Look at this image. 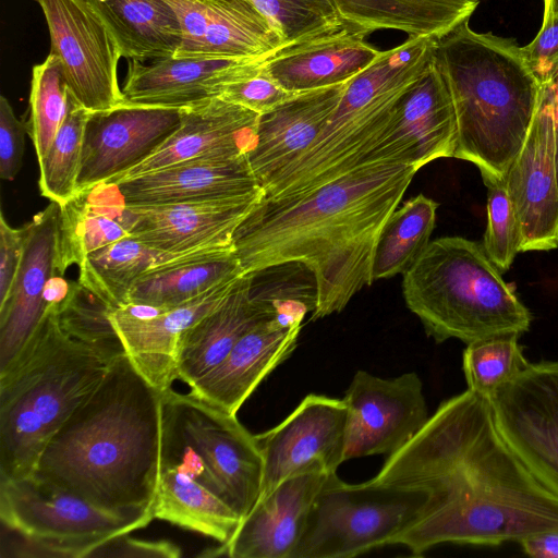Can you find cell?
<instances>
[{"instance_id": "obj_1", "label": "cell", "mask_w": 558, "mask_h": 558, "mask_svg": "<svg viewBox=\"0 0 558 558\" xmlns=\"http://www.w3.org/2000/svg\"><path fill=\"white\" fill-rule=\"evenodd\" d=\"M371 481L425 495L417 518L390 542L413 556L440 544L499 546L558 529V495L507 444L488 398L468 388L441 402Z\"/></svg>"}, {"instance_id": "obj_2", "label": "cell", "mask_w": 558, "mask_h": 558, "mask_svg": "<svg viewBox=\"0 0 558 558\" xmlns=\"http://www.w3.org/2000/svg\"><path fill=\"white\" fill-rule=\"evenodd\" d=\"M418 169L372 162L316 189L257 203L233 235L244 275L299 263L316 288L312 319L341 312L373 280L380 232Z\"/></svg>"}, {"instance_id": "obj_3", "label": "cell", "mask_w": 558, "mask_h": 558, "mask_svg": "<svg viewBox=\"0 0 558 558\" xmlns=\"http://www.w3.org/2000/svg\"><path fill=\"white\" fill-rule=\"evenodd\" d=\"M161 441V392L124 354L49 440L32 475L111 511L153 508Z\"/></svg>"}, {"instance_id": "obj_4", "label": "cell", "mask_w": 558, "mask_h": 558, "mask_svg": "<svg viewBox=\"0 0 558 558\" xmlns=\"http://www.w3.org/2000/svg\"><path fill=\"white\" fill-rule=\"evenodd\" d=\"M434 58L456 110L453 158L475 165L483 181L505 180L527 135L541 86L521 47L476 33L465 20L435 39Z\"/></svg>"}, {"instance_id": "obj_5", "label": "cell", "mask_w": 558, "mask_h": 558, "mask_svg": "<svg viewBox=\"0 0 558 558\" xmlns=\"http://www.w3.org/2000/svg\"><path fill=\"white\" fill-rule=\"evenodd\" d=\"M50 304L0 371V480L31 475L53 435L104 378L110 361L61 328Z\"/></svg>"}, {"instance_id": "obj_6", "label": "cell", "mask_w": 558, "mask_h": 558, "mask_svg": "<svg viewBox=\"0 0 558 558\" xmlns=\"http://www.w3.org/2000/svg\"><path fill=\"white\" fill-rule=\"evenodd\" d=\"M402 294L426 335L438 343L520 338L532 322L514 286L504 280L483 244L458 235L429 242L403 274Z\"/></svg>"}, {"instance_id": "obj_7", "label": "cell", "mask_w": 558, "mask_h": 558, "mask_svg": "<svg viewBox=\"0 0 558 558\" xmlns=\"http://www.w3.org/2000/svg\"><path fill=\"white\" fill-rule=\"evenodd\" d=\"M434 41L408 37L353 77L313 144L264 186V198L292 197L366 165L402 99L426 72Z\"/></svg>"}, {"instance_id": "obj_8", "label": "cell", "mask_w": 558, "mask_h": 558, "mask_svg": "<svg viewBox=\"0 0 558 558\" xmlns=\"http://www.w3.org/2000/svg\"><path fill=\"white\" fill-rule=\"evenodd\" d=\"M0 518L9 556L89 557L101 544L142 529L153 508L117 512L34 475L0 480Z\"/></svg>"}, {"instance_id": "obj_9", "label": "cell", "mask_w": 558, "mask_h": 558, "mask_svg": "<svg viewBox=\"0 0 558 558\" xmlns=\"http://www.w3.org/2000/svg\"><path fill=\"white\" fill-rule=\"evenodd\" d=\"M425 495L371 480L327 475L291 558H351L390 545L418 515Z\"/></svg>"}, {"instance_id": "obj_10", "label": "cell", "mask_w": 558, "mask_h": 558, "mask_svg": "<svg viewBox=\"0 0 558 558\" xmlns=\"http://www.w3.org/2000/svg\"><path fill=\"white\" fill-rule=\"evenodd\" d=\"M44 13L50 53L62 68L72 97L89 112L124 104L118 81L122 56L107 23L88 0H35Z\"/></svg>"}, {"instance_id": "obj_11", "label": "cell", "mask_w": 558, "mask_h": 558, "mask_svg": "<svg viewBox=\"0 0 558 558\" xmlns=\"http://www.w3.org/2000/svg\"><path fill=\"white\" fill-rule=\"evenodd\" d=\"M162 411L202 457L227 504L243 519L258 500L263 458L255 435L220 409L172 388L161 392Z\"/></svg>"}, {"instance_id": "obj_12", "label": "cell", "mask_w": 558, "mask_h": 558, "mask_svg": "<svg viewBox=\"0 0 558 558\" xmlns=\"http://www.w3.org/2000/svg\"><path fill=\"white\" fill-rule=\"evenodd\" d=\"M488 400L507 444L558 495V361L529 363Z\"/></svg>"}, {"instance_id": "obj_13", "label": "cell", "mask_w": 558, "mask_h": 558, "mask_svg": "<svg viewBox=\"0 0 558 558\" xmlns=\"http://www.w3.org/2000/svg\"><path fill=\"white\" fill-rule=\"evenodd\" d=\"M343 401L347 407L344 462L393 453L429 418L423 383L414 372L380 378L357 371Z\"/></svg>"}, {"instance_id": "obj_14", "label": "cell", "mask_w": 558, "mask_h": 558, "mask_svg": "<svg viewBox=\"0 0 558 558\" xmlns=\"http://www.w3.org/2000/svg\"><path fill=\"white\" fill-rule=\"evenodd\" d=\"M345 418L343 399L311 393L281 423L255 435L264 466L258 499L295 474L337 472L344 462Z\"/></svg>"}, {"instance_id": "obj_15", "label": "cell", "mask_w": 558, "mask_h": 558, "mask_svg": "<svg viewBox=\"0 0 558 558\" xmlns=\"http://www.w3.org/2000/svg\"><path fill=\"white\" fill-rule=\"evenodd\" d=\"M181 123V109L122 104L90 112L85 128L78 191L108 183L145 160Z\"/></svg>"}, {"instance_id": "obj_16", "label": "cell", "mask_w": 558, "mask_h": 558, "mask_svg": "<svg viewBox=\"0 0 558 558\" xmlns=\"http://www.w3.org/2000/svg\"><path fill=\"white\" fill-rule=\"evenodd\" d=\"M505 185L521 227L520 252L558 247V173L554 120L539 95L524 143Z\"/></svg>"}, {"instance_id": "obj_17", "label": "cell", "mask_w": 558, "mask_h": 558, "mask_svg": "<svg viewBox=\"0 0 558 558\" xmlns=\"http://www.w3.org/2000/svg\"><path fill=\"white\" fill-rule=\"evenodd\" d=\"M457 137L452 97L433 54L426 72L404 96L371 150L367 163L413 165L420 170L439 158L453 157Z\"/></svg>"}, {"instance_id": "obj_18", "label": "cell", "mask_w": 558, "mask_h": 558, "mask_svg": "<svg viewBox=\"0 0 558 558\" xmlns=\"http://www.w3.org/2000/svg\"><path fill=\"white\" fill-rule=\"evenodd\" d=\"M264 197L196 201L151 206H125L122 221L131 236L155 250L192 254L233 248V235Z\"/></svg>"}, {"instance_id": "obj_19", "label": "cell", "mask_w": 558, "mask_h": 558, "mask_svg": "<svg viewBox=\"0 0 558 558\" xmlns=\"http://www.w3.org/2000/svg\"><path fill=\"white\" fill-rule=\"evenodd\" d=\"M310 311L305 306L287 308L254 325L190 393L236 415L262 380L292 353Z\"/></svg>"}, {"instance_id": "obj_20", "label": "cell", "mask_w": 558, "mask_h": 558, "mask_svg": "<svg viewBox=\"0 0 558 558\" xmlns=\"http://www.w3.org/2000/svg\"><path fill=\"white\" fill-rule=\"evenodd\" d=\"M182 43L175 58L268 59L283 47L278 27L251 0H166Z\"/></svg>"}, {"instance_id": "obj_21", "label": "cell", "mask_w": 558, "mask_h": 558, "mask_svg": "<svg viewBox=\"0 0 558 558\" xmlns=\"http://www.w3.org/2000/svg\"><path fill=\"white\" fill-rule=\"evenodd\" d=\"M23 257L7 299L0 303V371L9 366L35 333L47 310L45 289L60 275V205L50 202L24 225Z\"/></svg>"}, {"instance_id": "obj_22", "label": "cell", "mask_w": 558, "mask_h": 558, "mask_svg": "<svg viewBox=\"0 0 558 558\" xmlns=\"http://www.w3.org/2000/svg\"><path fill=\"white\" fill-rule=\"evenodd\" d=\"M267 59L199 57L129 60L124 102L187 108L220 97L231 84L255 74Z\"/></svg>"}, {"instance_id": "obj_23", "label": "cell", "mask_w": 558, "mask_h": 558, "mask_svg": "<svg viewBox=\"0 0 558 558\" xmlns=\"http://www.w3.org/2000/svg\"><path fill=\"white\" fill-rule=\"evenodd\" d=\"M259 114L221 97L182 108L181 123L145 160L108 183L198 158L247 156L256 142Z\"/></svg>"}, {"instance_id": "obj_24", "label": "cell", "mask_w": 558, "mask_h": 558, "mask_svg": "<svg viewBox=\"0 0 558 558\" xmlns=\"http://www.w3.org/2000/svg\"><path fill=\"white\" fill-rule=\"evenodd\" d=\"M113 184L125 206L235 198L264 193L247 156L186 160Z\"/></svg>"}, {"instance_id": "obj_25", "label": "cell", "mask_w": 558, "mask_h": 558, "mask_svg": "<svg viewBox=\"0 0 558 558\" xmlns=\"http://www.w3.org/2000/svg\"><path fill=\"white\" fill-rule=\"evenodd\" d=\"M322 471L295 474L259 498L215 556L291 558L308 511L327 475Z\"/></svg>"}, {"instance_id": "obj_26", "label": "cell", "mask_w": 558, "mask_h": 558, "mask_svg": "<svg viewBox=\"0 0 558 558\" xmlns=\"http://www.w3.org/2000/svg\"><path fill=\"white\" fill-rule=\"evenodd\" d=\"M241 278L222 282L153 318H134L120 307L111 311L110 319L128 357L153 387L160 392L171 388L178 379V352L182 333L219 306Z\"/></svg>"}, {"instance_id": "obj_27", "label": "cell", "mask_w": 558, "mask_h": 558, "mask_svg": "<svg viewBox=\"0 0 558 558\" xmlns=\"http://www.w3.org/2000/svg\"><path fill=\"white\" fill-rule=\"evenodd\" d=\"M365 36L343 23L281 47L265 61V66L290 93L349 82L383 52L368 44Z\"/></svg>"}, {"instance_id": "obj_28", "label": "cell", "mask_w": 558, "mask_h": 558, "mask_svg": "<svg viewBox=\"0 0 558 558\" xmlns=\"http://www.w3.org/2000/svg\"><path fill=\"white\" fill-rule=\"evenodd\" d=\"M349 82L295 93L259 116L256 142L247 160L263 190L313 144L337 109Z\"/></svg>"}, {"instance_id": "obj_29", "label": "cell", "mask_w": 558, "mask_h": 558, "mask_svg": "<svg viewBox=\"0 0 558 558\" xmlns=\"http://www.w3.org/2000/svg\"><path fill=\"white\" fill-rule=\"evenodd\" d=\"M251 275H244L225 301L180 338L178 379L193 387L214 369L254 325L278 313L250 295Z\"/></svg>"}, {"instance_id": "obj_30", "label": "cell", "mask_w": 558, "mask_h": 558, "mask_svg": "<svg viewBox=\"0 0 558 558\" xmlns=\"http://www.w3.org/2000/svg\"><path fill=\"white\" fill-rule=\"evenodd\" d=\"M242 276L244 271L234 248L203 251L144 274L132 286L128 303L170 310Z\"/></svg>"}, {"instance_id": "obj_31", "label": "cell", "mask_w": 558, "mask_h": 558, "mask_svg": "<svg viewBox=\"0 0 558 558\" xmlns=\"http://www.w3.org/2000/svg\"><path fill=\"white\" fill-rule=\"evenodd\" d=\"M344 23L368 35L396 29L439 38L469 20L480 0H335Z\"/></svg>"}, {"instance_id": "obj_32", "label": "cell", "mask_w": 558, "mask_h": 558, "mask_svg": "<svg viewBox=\"0 0 558 558\" xmlns=\"http://www.w3.org/2000/svg\"><path fill=\"white\" fill-rule=\"evenodd\" d=\"M153 514L221 545L229 542L242 520L187 471L161 459Z\"/></svg>"}, {"instance_id": "obj_33", "label": "cell", "mask_w": 558, "mask_h": 558, "mask_svg": "<svg viewBox=\"0 0 558 558\" xmlns=\"http://www.w3.org/2000/svg\"><path fill=\"white\" fill-rule=\"evenodd\" d=\"M124 203L116 184L100 183L81 190L60 205L59 270L72 266L109 244L130 236L122 221Z\"/></svg>"}, {"instance_id": "obj_34", "label": "cell", "mask_w": 558, "mask_h": 558, "mask_svg": "<svg viewBox=\"0 0 558 558\" xmlns=\"http://www.w3.org/2000/svg\"><path fill=\"white\" fill-rule=\"evenodd\" d=\"M117 39L122 56L144 62L177 54L178 15L166 0H88Z\"/></svg>"}, {"instance_id": "obj_35", "label": "cell", "mask_w": 558, "mask_h": 558, "mask_svg": "<svg viewBox=\"0 0 558 558\" xmlns=\"http://www.w3.org/2000/svg\"><path fill=\"white\" fill-rule=\"evenodd\" d=\"M186 255L155 250L130 235L88 254L78 266L77 281L114 310L128 303L140 277Z\"/></svg>"}, {"instance_id": "obj_36", "label": "cell", "mask_w": 558, "mask_h": 558, "mask_svg": "<svg viewBox=\"0 0 558 558\" xmlns=\"http://www.w3.org/2000/svg\"><path fill=\"white\" fill-rule=\"evenodd\" d=\"M438 203L423 194L408 199L385 223L378 238L373 280L405 274L430 242Z\"/></svg>"}, {"instance_id": "obj_37", "label": "cell", "mask_w": 558, "mask_h": 558, "mask_svg": "<svg viewBox=\"0 0 558 558\" xmlns=\"http://www.w3.org/2000/svg\"><path fill=\"white\" fill-rule=\"evenodd\" d=\"M90 112L68 90L64 120L39 163V190L50 202L63 205L78 192L84 134Z\"/></svg>"}, {"instance_id": "obj_38", "label": "cell", "mask_w": 558, "mask_h": 558, "mask_svg": "<svg viewBox=\"0 0 558 558\" xmlns=\"http://www.w3.org/2000/svg\"><path fill=\"white\" fill-rule=\"evenodd\" d=\"M112 310L78 281L71 283L68 295L57 305L63 331L110 362L126 354L110 319Z\"/></svg>"}, {"instance_id": "obj_39", "label": "cell", "mask_w": 558, "mask_h": 558, "mask_svg": "<svg viewBox=\"0 0 558 558\" xmlns=\"http://www.w3.org/2000/svg\"><path fill=\"white\" fill-rule=\"evenodd\" d=\"M68 87L58 58L49 56L33 66L27 132L38 161L46 155L66 113Z\"/></svg>"}, {"instance_id": "obj_40", "label": "cell", "mask_w": 558, "mask_h": 558, "mask_svg": "<svg viewBox=\"0 0 558 558\" xmlns=\"http://www.w3.org/2000/svg\"><path fill=\"white\" fill-rule=\"evenodd\" d=\"M518 336H498L466 344L462 368L468 389L489 398L527 365Z\"/></svg>"}, {"instance_id": "obj_41", "label": "cell", "mask_w": 558, "mask_h": 558, "mask_svg": "<svg viewBox=\"0 0 558 558\" xmlns=\"http://www.w3.org/2000/svg\"><path fill=\"white\" fill-rule=\"evenodd\" d=\"M281 32L284 45L343 24L335 0H251Z\"/></svg>"}, {"instance_id": "obj_42", "label": "cell", "mask_w": 558, "mask_h": 558, "mask_svg": "<svg viewBox=\"0 0 558 558\" xmlns=\"http://www.w3.org/2000/svg\"><path fill=\"white\" fill-rule=\"evenodd\" d=\"M487 187V225L483 247L492 263L506 272L521 247V227L505 181H484Z\"/></svg>"}, {"instance_id": "obj_43", "label": "cell", "mask_w": 558, "mask_h": 558, "mask_svg": "<svg viewBox=\"0 0 558 558\" xmlns=\"http://www.w3.org/2000/svg\"><path fill=\"white\" fill-rule=\"evenodd\" d=\"M293 94L286 90L264 65L250 77L229 85L221 98L264 114L289 99Z\"/></svg>"}, {"instance_id": "obj_44", "label": "cell", "mask_w": 558, "mask_h": 558, "mask_svg": "<svg viewBox=\"0 0 558 558\" xmlns=\"http://www.w3.org/2000/svg\"><path fill=\"white\" fill-rule=\"evenodd\" d=\"M521 50L539 85L547 82L558 69V15L544 11L539 32Z\"/></svg>"}, {"instance_id": "obj_45", "label": "cell", "mask_w": 558, "mask_h": 558, "mask_svg": "<svg viewBox=\"0 0 558 558\" xmlns=\"http://www.w3.org/2000/svg\"><path fill=\"white\" fill-rule=\"evenodd\" d=\"M26 123L19 120L9 100L0 97V177L13 180L21 170L24 149Z\"/></svg>"}, {"instance_id": "obj_46", "label": "cell", "mask_w": 558, "mask_h": 558, "mask_svg": "<svg viewBox=\"0 0 558 558\" xmlns=\"http://www.w3.org/2000/svg\"><path fill=\"white\" fill-rule=\"evenodd\" d=\"M25 227H11L3 213L0 214V303H2L14 282L23 257Z\"/></svg>"}, {"instance_id": "obj_47", "label": "cell", "mask_w": 558, "mask_h": 558, "mask_svg": "<svg viewBox=\"0 0 558 558\" xmlns=\"http://www.w3.org/2000/svg\"><path fill=\"white\" fill-rule=\"evenodd\" d=\"M181 556V548L168 541H144L128 534L114 537L97 547L89 557H166Z\"/></svg>"}, {"instance_id": "obj_48", "label": "cell", "mask_w": 558, "mask_h": 558, "mask_svg": "<svg viewBox=\"0 0 558 558\" xmlns=\"http://www.w3.org/2000/svg\"><path fill=\"white\" fill-rule=\"evenodd\" d=\"M523 553L536 558H558V529L530 535L519 542Z\"/></svg>"}, {"instance_id": "obj_49", "label": "cell", "mask_w": 558, "mask_h": 558, "mask_svg": "<svg viewBox=\"0 0 558 558\" xmlns=\"http://www.w3.org/2000/svg\"><path fill=\"white\" fill-rule=\"evenodd\" d=\"M539 95L547 101L554 120L558 173V69L547 82L541 84Z\"/></svg>"}, {"instance_id": "obj_50", "label": "cell", "mask_w": 558, "mask_h": 558, "mask_svg": "<svg viewBox=\"0 0 558 558\" xmlns=\"http://www.w3.org/2000/svg\"><path fill=\"white\" fill-rule=\"evenodd\" d=\"M545 11L558 15V0H545Z\"/></svg>"}]
</instances>
